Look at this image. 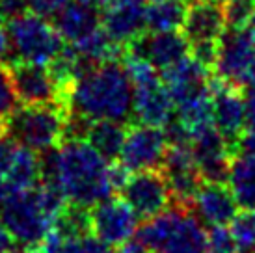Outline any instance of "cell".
Returning a JSON list of instances; mask_svg holds the SVG:
<instances>
[{
  "instance_id": "obj_1",
  "label": "cell",
  "mask_w": 255,
  "mask_h": 253,
  "mask_svg": "<svg viewBox=\"0 0 255 253\" xmlns=\"http://www.w3.org/2000/svg\"><path fill=\"white\" fill-rule=\"evenodd\" d=\"M62 110L92 121L128 123L130 118H134V86L123 60L101 63L78 78L65 93Z\"/></svg>"
},
{
  "instance_id": "obj_2",
  "label": "cell",
  "mask_w": 255,
  "mask_h": 253,
  "mask_svg": "<svg viewBox=\"0 0 255 253\" xmlns=\"http://www.w3.org/2000/svg\"><path fill=\"white\" fill-rule=\"evenodd\" d=\"M110 164L86 140L60 143L58 186L69 203L95 207L116 194L110 179Z\"/></svg>"
},
{
  "instance_id": "obj_3",
  "label": "cell",
  "mask_w": 255,
  "mask_h": 253,
  "mask_svg": "<svg viewBox=\"0 0 255 253\" xmlns=\"http://www.w3.org/2000/svg\"><path fill=\"white\" fill-rule=\"evenodd\" d=\"M65 112L58 105H19L0 132L19 147L45 151L64 141Z\"/></svg>"
},
{
  "instance_id": "obj_4",
  "label": "cell",
  "mask_w": 255,
  "mask_h": 253,
  "mask_svg": "<svg viewBox=\"0 0 255 253\" xmlns=\"http://www.w3.org/2000/svg\"><path fill=\"white\" fill-rule=\"evenodd\" d=\"M6 32L9 39V54L4 62L6 65L13 62L47 65L65 45L54 24L32 11L7 21Z\"/></svg>"
},
{
  "instance_id": "obj_5",
  "label": "cell",
  "mask_w": 255,
  "mask_h": 253,
  "mask_svg": "<svg viewBox=\"0 0 255 253\" xmlns=\"http://www.w3.org/2000/svg\"><path fill=\"white\" fill-rule=\"evenodd\" d=\"M0 222L19 244L28 250L41 248L52 229V218L43 209L36 186L13 190L0 205Z\"/></svg>"
},
{
  "instance_id": "obj_6",
  "label": "cell",
  "mask_w": 255,
  "mask_h": 253,
  "mask_svg": "<svg viewBox=\"0 0 255 253\" xmlns=\"http://www.w3.org/2000/svg\"><path fill=\"white\" fill-rule=\"evenodd\" d=\"M120 194L121 199L142 220L158 216L160 212L168 211L173 203L168 181L160 169L130 173Z\"/></svg>"
},
{
  "instance_id": "obj_7",
  "label": "cell",
  "mask_w": 255,
  "mask_h": 253,
  "mask_svg": "<svg viewBox=\"0 0 255 253\" xmlns=\"http://www.w3.org/2000/svg\"><path fill=\"white\" fill-rule=\"evenodd\" d=\"M255 56V34L250 28H227L218 41L213 73L218 80L242 88Z\"/></svg>"
},
{
  "instance_id": "obj_8",
  "label": "cell",
  "mask_w": 255,
  "mask_h": 253,
  "mask_svg": "<svg viewBox=\"0 0 255 253\" xmlns=\"http://www.w3.org/2000/svg\"><path fill=\"white\" fill-rule=\"evenodd\" d=\"M168 147L170 143L160 126L138 123L134 126H128L123 151L118 162L128 173L160 169Z\"/></svg>"
},
{
  "instance_id": "obj_9",
  "label": "cell",
  "mask_w": 255,
  "mask_h": 253,
  "mask_svg": "<svg viewBox=\"0 0 255 253\" xmlns=\"http://www.w3.org/2000/svg\"><path fill=\"white\" fill-rule=\"evenodd\" d=\"M125 54L151 63L158 73L170 69L190 56V43L181 30L173 32H143L125 47Z\"/></svg>"
},
{
  "instance_id": "obj_10",
  "label": "cell",
  "mask_w": 255,
  "mask_h": 253,
  "mask_svg": "<svg viewBox=\"0 0 255 253\" xmlns=\"http://www.w3.org/2000/svg\"><path fill=\"white\" fill-rule=\"evenodd\" d=\"M140 216L123 199L110 197L92 207V233L112 248H120L134 237Z\"/></svg>"
},
{
  "instance_id": "obj_11",
  "label": "cell",
  "mask_w": 255,
  "mask_h": 253,
  "mask_svg": "<svg viewBox=\"0 0 255 253\" xmlns=\"http://www.w3.org/2000/svg\"><path fill=\"white\" fill-rule=\"evenodd\" d=\"M160 171L168 181L171 197H173V205L188 209L196 192L203 184V177H201L198 166H196L190 143L170 145L166 151Z\"/></svg>"
},
{
  "instance_id": "obj_12",
  "label": "cell",
  "mask_w": 255,
  "mask_h": 253,
  "mask_svg": "<svg viewBox=\"0 0 255 253\" xmlns=\"http://www.w3.org/2000/svg\"><path fill=\"white\" fill-rule=\"evenodd\" d=\"M13 90L21 105H58L60 88L47 65L30 62H13L7 65ZM62 108V106H60Z\"/></svg>"
},
{
  "instance_id": "obj_13",
  "label": "cell",
  "mask_w": 255,
  "mask_h": 253,
  "mask_svg": "<svg viewBox=\"0 0 255 253\" xmlns=\"http://www.w3.org/2000/svg\"><path fill=\"white\" fill-rule=\"evenodd\" d=\"M213 99V125L227 141L231 149H237V141L246 130V116H244V97L242 88L227 84L222 80H214L211 84Z\"/></svg>"
},
{
  "instance_id": "obj_14",
  "label": "cell",
  "mask_w": 255,
  "mask_h": 253,
  "mask_svg": "<svg viewBox=\"0 0 255 253\" xmlns=\"http://www.w3.org/2000/svg\"><path fill=\"white\" fill-rule=\"evenodd\" d=\"M190 149L203 181L226 183L227 168L235 153L229 141L214 128V125L205 126L192 134Z\"/></svg>"
},
{
  "instance_id": "obj_15",
  "label": "cell",
  "mask_w": 255,
  "mask_h": 253,
  "mask_svg": "<svg viewBox=\"0 0 255 253\" xmlns=\"http://www.w3.org/2000/svg\"><path fill=\"white\" fill-rule=\"evenodd\" d=\"M188 211L194 212L207 229H213L227 227L241 209L224 181H203L188 205Z\"/></svg>"
},
{
  "instance_id": "obj_16",
  "label": "cell",
  "mask_w": 255,
  "mask_h": 253,
  "mask_svg": "<svg viewBox=\"0 0 255 253\" xmlns=\"http://www.w3.org/2000/svg\"><path fill=\"white\" fill-rule=\"evenodd\" d=\"M211 73L213 71L207 69L203 63L190 54L177 65L162 71L160 77L170 92L173 105L179 106L186 101L211 93Z\"/></svg>"
},
{
  "instance_id": "obj_17",
  "label": "cell",
  "mask_w": 255,
  "mask_h": 253,
  "mask_svg": "<svg viewBox=\"0 0 255 253\" xmlns=\"http://www.w3.org/2000/svg\"><path fill=\"white\" fill-rule=\"evenodd\" d=\"M226 30L227 24L222 4L209 0H194L188 4L181 32L188 39L190 47L203 43H218Z\"/></svg>"
},
{
  "instance_id": "obj_18",
  "label": "cell",
  "mask_w": 255,
  "mask_h": 253,
  "mask_svg": "<svg viewBox=\"0 0 255 253\" xmlns=\"http://www.w3.org/2000/svg\"><path fill=\"white\" fill-rule=\"evenodd\" d=\"M103 28L114 41L127 47L145 28V2L143 0H125L103 9Z\"/></svg>"
},
{
  "instance_id": "obj_19",
  "label": "cell",
  "mask_w": 255,
  "mask_h": 253,
  "mask_svg": "<svg viewBox=\"0 0 255 253\" xmlns=\"http://www.w3.org/2000/svg\"><path fill=\"white\" fill-rule=\"evenodd\" d=\"M50 22L65 43H78L103 26V11L80 0H69Z\"/></svg>"
},
{
  "instance_id": "obj_20",
  "label": "cell",
  "mask_w": 255,
  "mask_h": 253,
  "mask_svg": "<svg viewBox=\"0 0 255 253\" xmlns=\"http://www.w3.org/2000/svg\"><path fill=\"white\" fill-rule=\"evenodd\" d=\"M160 253H209V231L203 222L183 207Z\"/></svg>"
},
{
  "instance_id": "obj_21",
  "label": "cell",
  "mask_w": 255,
  "mask_h": 253,
  "mask_svg": "<svg viewBox=\"0 0 255 253\" xmlns=\"http://www.w3.org/2000/svg\"><path fill=\"white\" fill-rule=\"evenodd\" d=\"M226 184L241 211H255V156L235 153L227 168Z\"/></svg>"
},
{
  "instance_id": "obj_22",
  "label": "cell",
  "mask_w": 255,
  "mask_h": 253,
  "mask_svg": "<svg viewBox=\"0 0 255 253\" xmlns=\"http://www.w3.org/2000/svg\"><path fill=\"white\" fill-rule=\"evenodd\" d=\"M127 123L112 120H97L90 123L86 141L99 153L105 160L118 162L127 138Z\"/></svg>"
},
{
  "instance_id": "obj_23",
  "label": "cell",
  "mask_w": 255,
  "mask_h": 253,
  "mask_svg": "<svg viewBox=\"0 0 255 253\" xmlns=\"http://www.w3.org/2000/svg\"><path fill=\"white\" fill-rule=\"evenodd\" d=\"M186 0H149L145 4L147 32H173L181 30L186 19Z\"/></svg>"
},
{
  "instance_id": "obj_24",
  "label": "cell",
  "mask_w": 255,
  "mask_h": 253,
  "mask_svg": "<svg viewBox=\"0 0 255 253\" xmlns=\"http://www.w3.org/2000/svg\"><path fill=\"white\" fill-rule=\"evenodd\" d=\"M52 231L64 240L92 235V209L84 205L67 203L52 222Z\"/></svg>"
},
{
  "instance_id": "obj_25",
  "label": "cell",
  "mask_w": 255,
  "mask_h": 253,
  "mask_svg": "<svg viewBox=\"0 0 255 253\" xmlns=\"http://www.w3.org/2000/svg\"><path fill=\"white\" fill-rule=\"evenodd\" d=\"M6 181L13 190H28L39 184V156L28 147H19L9 166Z\"/></svg>"
},
{
  "instance_id": "obj_26",
  "label": "cell",
  "mask_w": 255,
  "mask_h": 253,
  "mask_svg": "<svg viewBox=\"0 0 255 253\" xmlns=\"http://www.w3.org/2000/svg\"><path fill=\"white\" fill-rule=\"evenodd\" d=\"M241 253H255V211H239L229 224Z\"/></svg>"
},
{
  "instance_id": "obj_27",
  "label": "cell",
  "mask_w": 255,
  "mask_h": 253,
  "mask_svg": "<svg viewBox=\"0 0 255 253\" xmlns=\"http://www.w3.org/2000/svg\"><path fill=\"white\" fill-rule=\"evenodd\" d=\"M222 7L227 28H248L255 15V0H226Z\"/></svg>"
},
{
  "instance_id": "obj_28",
  "label": "cell",
  "mask_w": 255,
  "mask_h": 253,
  "mask_svg": "<svg viewBox=\"0 0 255 253\" xmlns=\"http://www.w3.org/2000/svg\"><path fill=\"white\" fill-rule=\"evenodd\" d=\"M19 106V99L13 90L11 75L6 63H0V130L9 118V114Z\"/></svg>"
},
{
  "instance_id": "obj_29",
  "label": "cell",
  "mask_w": 255,
  "mask_h": 253,
  "mask_svg": "<svg viewBox=\"0 0 255 253\" xmlns=\"http://www.w3.org/2000/svg\"><path fill=\"white\" fill-rule=\"evenodd\" d=\"M67 2H69V0H28V7L32 13L52 21V17H54Z\"/></svg>"
},
{
  "instance_id": "obj_30",
  "label": "cell",
  "mask_w": 255,
  "mask_h": 253,
  "mask_svg": "<svg viewBox=\"0 0 255 253\" xmlns=\"http://www.w3.org/2000/svg\"><path fill=\"white\" fill-rule=\"evenodd\" d=\"M15 153H17V143L9 140L4 132H0V177L7 175Z\"/></svg>"
},
{
  "instance_id": "obj_31",
  "label": "cell",
  "mask_w": 255,
  "mask_h": 253,
  "mask_svg": "<svg viewBox=\"0 0 255 253\" xmlns=\"http://www.w3.org/2000/svg\"><path fill=\"white\" fill-rule=\"evenodd\" d=\"M26 11H30L28 0H0V21L7 22Z\"/></svg>"
},
{
  "instance_id": "obj_32",
  "label": "cell",
  "mask_w": 255,
  "mask_h": 253,
  "mask_svg": "<svg viewBox=\"0 0 255 253\" xmlns=\"http://www.w3.org/2000/svg\"><path fill=\"white\" fill-rule=\"evenodd\" d=\"M30 252H34V250H28L26 246L19 244L11 237V233L4 227V224L0 222V253H30Z\"/></svg>"
},
{
  "instance_id": "obj_33",
  "label": "cell",
  "mask_w": 255,
  "mask_h": 253,
  "mask_svg": "<svg viewBox=\"0 0 255 253\" xmlns=\"http://www.w3.org/2000/svg\"><path fill=\"white\" fill-rule=\"evenodd\" d=\"M244 116H246V130L255 128V88H244Z\"/></svg>"
},
{
  "instance_id": "obj_34",
  "label": "cell",
  "mask_w": 255,
  "mask_h": 253,
  "mask_svg": "<svg viewBox=\"0 0 255 253\" xmlns=\"http://www.w3.org/2000/svg\"><path fill=\"white\" fill-rule=\"evenodd\" d=\"M235 153H246V155L255 156V128H248L242 132V136L237 141Z\"/></svg>"
},
{
  "instance_id": "obj_35",
  "label": "cell",
  "mask_w": 255,
  "mask_h": 253,
  "mask_svg": "<svg viewBox=\"0 0 255 253\" xmlns=\"http://www.w3.org/2000/svg\"><path fill=\"white\" fill-rule=\"evenodd\" d=\"M7 54H9V39H7V32L4 26H0V63L6 62Z\"/></svg>"
},
{
  "instance_id": "obj_36",
  "label": "cell",
  "mask_w": 255,
  "mask_h": 253,
  "mask_svg": "<svg viewBox=\"0 0 255 253\" xmlns=\"http://www.w3.org/2000/svg\"><path fill=\"white\" fill-rule=\"evenodd\" d=\"M242 88H255V56L250 63V69L246 73V78H244V84Z\"/></svg>"
},
{
  "instance_id": "obj_37",
  "label": "cell",
  "mask_w": 255,
  "mask_h": 253,
  "mask_svg": "<svg viewBox=\"0 0 255 253\" xmlns=\"http://www.w3.org/2000/svg\"><path fill=\"white\" fill-rule=\"evenodd\" d=\"M13 192V188L9 186V183L6 181V177H0V205L7 199V196Z\"/></svg>"
},
{
  "instance_id": "obj_38",
  "label": "cell",
  "mask_w": 255,
  "mask_h": 253,
  "mask_svg": "<svg viewBox=\"0 0 255 253\" xmlns=\"http://www.w3.org/2000/svg\"><path fill=\"white\" fill-rule=\"evenodd\" d=\"M80 2H86V4H92V6H97L103 9V0H80Z\"/></svg>"
},
{
  "instance_id": "obj_39",
  "label": "cell",
  "mask_w": 255,
  "mask_h": 253,
  "mask_svg": "<svg viewBox=\"0 0 255 253\" xmlns=\"http://www.w3.org/2000/svg\"><path fill=\"white\" fill-rule=\"evenodd\" d=\"M248 28L252 30V32H254V34H255V15H254V17H252V21H250Z\"/></svg>"
},
{
  "instance_id": "obj_40",
  "label": "cell",
  "mask_w": 255,
  "mask_h": 253,
  "mask_svg": "<svg viewBox=\"0 0 255 253\" xmlns=\"http://www.w3.org/2000/svg\"><path fill=\"white\" fill-rule=\"evenodd\" d=\"M209 2H216V4H224L226 0H209Z\"/></svg>"
},
{
  "instance_id": "obj_41",
  "label": "cell",
  "mask_w": 255,
  "mask_h": 253,
  "mask_svg": "<svg viewBox=\"0 0 255 253\" xmlns=\"http://www.w3.org/2000/svg\"><path fill=\"white\" fill-rule=\"evenodd\" d=\"M30 253H43V252L39 250V248H37V250H34V252H30Z\"/></svg>"
}]
</instances>
